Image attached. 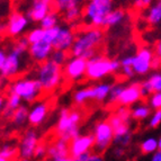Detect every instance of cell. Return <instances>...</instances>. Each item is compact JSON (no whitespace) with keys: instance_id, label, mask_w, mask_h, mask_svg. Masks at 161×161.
Listing matches in <instances>:
<instances>
[{"instance_id":"6da1fadb","label":"cell","mask_w":161,"mask_h":161,"mask_svg":"<svg viewBox=\"0 0 161 161\" xmlns=\"http://www.w3.org/2000/svg\"><path fill=\"white\" fill-rule=\"evenodd\" d=\"M105 33L99 27H86L80 32H75V40L70 50L71 57H79L89 60L98 54V47L104 42Z\"/></svg>"},{"instance_id":"7a4b0ae2","label":"cell","mask_w":161,"mask_h":161,"mask_svg":"<svg viewBox=\"0 0 161 161\" xmlns=\"http://www.w3.org/2000/svg\"><path fill=\"white\" fill-rule=\"evenodd\" d=\"M82 118L83 114L79 108H61L54 129L55 137L71 142L75 137L80 135V124Z\"/></svg>"},{"instance_id":"3957f363","label":"cell","mask_w":161,"mask_h":161,"mask_svg":"<svg viewBox=\"0 0 161 161\" xmlns=\"http://www.w3.org/2000/svg\"><path fill=\"white\" fill-rule=\"evenodd\" d=\"M121 70V61L117 59H109V58L96 54L92 59L87 60L86 77L87 80L99 81L105 79L110 73L117 72Z\"/></svg>"},{"instance_id":"277c9868","label":"cell","mask_w":161,"mask_h":161,"mask_svg":"<svg viewBox=\"0 0 161 161\" xmlns=\"http://www.w3.org/2000/svg\"><path fill=\"white\" fill-rule=\"evenodd\" d=\"M35 75L40 81L44 94H52L54 90H57L64 78L62 67L54 63L52 60L37 64Z\"/></svg>"},{"instance_id":"5b68a950","label":"cell","mask_w":161,"mask_h":161,"mask_svg":"<svg viewBox=\"0 0 161 161\" xmlns=\"http://www.w3.org/2000/svg\"><path fill=\"white\" fill-rule=\"evenodd\" d=\"M114 0H88L83 7V18L89 27L104 30V23L109 11L113 10Z\"/></svg>"},{"instance_id":"8992f818","label":"cell","mask_w":161,"mask_h":161,"mask_svg":"<svg viewBox=\"0 0 161 161\" xmlns=\"http://www.w3.org/2000/svg\"><path fill=\"white\" fill-rule=\"evenodd\" d=\"M9 92L18 95L26 104H34L44 94L40 81L36 78H20L9 87Z\"/></svg>"},{"instance_id":"52a82bcc","label":"cell","mask_w":161,"mask_h":161,"mask_svg":"<svg viewBox=\"0 0 161 161\" xmlns=\"http://www.w3.org/2000/svg\"><path fill=\"white\" fill-rule=\"evenodd\" d=\"M92 135L95 137L94 152L96 153L103 154L114 143V130L107 119L99 121L95 125Z\"/></svg>"},{"instance_id":"ba28073f","label":"cell","mask_w":161,"mask_h":161,"mask_svg":"<svg viewBox=\"0 0 161 161\" xmlns=\"http://www.w3.org/2000/svg\"><path fill=\"white\" fill-rule=\"evenodd\" d=\"M38 142H40V136H38V133L35 130V127H30V129L25 130L22 137L19 140V158H34L35 149L37 147Z\"/></svg>"},{"instance_id":"9c48e42d","label":"cell","mask_w":161,"mask_h":161,"mask_svg":"<svg viewBox=\"0 0 161 161\" xmlns=\"http://www.w3.org/2000/svg\"><path fill=\"white\" fill-rule=\"evenodd\" d=\"M63 77L68 81H79L86 77L87 60L79 57H71L63 67Z\"/></svg>"},{"instance_id":"30bf717a","label":"cell","mask_w":161,"mask_h":161,"mask_svg":"<svg viewBox=\"0 0 161 161\" xmlns=\"http://www.w3.org/2000/svg\"><path fill=\"white\" fill-rule=\"evenodd\" d=\"M30 19L20 11H13L6 23V34L11 37H18L28 26Z\"/></svg>"},{"instance_id":"8fae6325","label":"cell","mask_w":161,"mask_h":161,"mask_svg":"<svg viewBox=\"0 0 161 161\" xmlns=\"http://www.w3.org/2000/svg\"><path fill=\"white\" fill-rule=\"evenodd\" d=\"M154 57L152 50L149 47H141L136 52L135 55H133V70L135 75H144L151 70V63Z\"/></svg>"},{"instance_id":"7c38bea8","label":"cell","mask_w":161,"mask_h":161,"mask_svg":"<svg viewBox=\"0 0 161 161\" xmlns=\"http://www.w3.org/2000/svg\"><path fill=\"white\" fill-rule=\"evenodd\" d=\"M95 137L92 134H82L78 135L77 137L69 142V152L71 158L80 156L85 152H90L94 150Z\"/></svg>"},{"instance_id":"4fadbf2b","label":"cell","mask_w":161,"mask_h":161,"mask_svg":"<svg viewBox=\"0 0 161 161\" xmlns=\"http://www.w3.org/2000/svg\"><path fill=\"white\" fill-rule=\"evenodd\" d=\"M53 50V45L51 43H48L45 40H42L34 44H30L28 54L35 63L40 64V63H43V62L50 60Z\"/></svg>"},{"instance_id":"5bb4252c","label":"cell","mask_w":161,"mask_h":161,"mask_svg":"<svg viewBox=\"0 0 161 161\" xmlns=\"http://www.w3.org/2000/svg\"><path fill=\"white\" fill-rule=\"evenodd\" d=\"M51 109L50 102H35L30 107V113H28V124L33 127L40 126L43 124L44 121L47 117L48 113Z\"/></svg>"},{"instance_id":"9a60e30c","label":"cell","mask_w":161,"mask_h":161,"mask_svg":"<svg viewBox=\"0 0 161 161\" xmlns=\"http://www.w3.org/2000/svg\"><path fill=\"white\" fill-rule=\"evenodd\" d=\"M141 99H142V95H141L140 82H133L124 87L123 92L118 97L116 105L129 107V106H133L136 103H139Z\"/></svg>"},{"instance_id":"2e32d148","label":"cell","mask_w":161,"mask_h":161,"mask_svg":"<svg viewBox=\"0 0 161 161\" xmlns=\"http://www.w3.org/2000/svg\"><path fill=\"white\" fill-rule=\"evenodd\" d=\"M75 40V32L70 28L69 26H61L60 27L59 34L57 38L52 43L54 50H62V51L69 52L72 47Z\"/></svg>"},{"instance_id":"e0dca14e","label":"cell","mask_w":161,"mask_h":161,"mask_svg":"<svg viewBox=\"0 0 161 161\" xmlns=\"http://www.w3.org/2000/svg\"><path fill=\"white\" fill-rule=\"evenodd\" d=\"M20 62H22V57H18L17 54L9 51L3 68L0 69V77L3 79H10L16 77L20 69V64H22Z\"/></svg>"},{"instance_id":"ac0fdd59","label":"cell","mask_w":161,"mask_h":161,"mask_svg":"<svg viewBox=\"0 0 161 161\" xmlns=\"http://www.w3.org/2000/svg\"><path fill=\"white\" fill-rule=\"evenodd\" d=\"M70 157L69 142L64 140L55 137L53 141L47 143V158L48 160H58V159Z\"/></svg>"},{"instance_id":"d6986e66","label":"cell","mask_w":161,"mask_h":161,"mask_svg":"<svg viewBox=\"0 0 161 161\" xmlns=\"http://www.w3.org/2000/svg\"><path fill=\"white\" fill-rule=\"evenodd\" d=\"M52 3H45V1H34L32 6L27 10L26 16L31 22L40 23L44 17L52 10Z\"/></svg>"},{"instance_id":"ffe728a7","label":"cell","mask_w":161,"mask_h":161,"mask_svg":"<svg viewBox=\"0 0 161 161\" xmlns=\"http://www.w3.org/2000/svg\"><path fill=\"white\" fill-rule=\"evenodd\" d=\"M140 88L142 98L147 99L153 92H161V73H152L147 80L140 82Z\"/></svg>"},{"instance_id":"44dd1931","label":"cell","mask_w":161,"mask_h":161,"mask_svg":"<svg viewBox=\"0 0 161 161\" xmlns=\"http://www.w3.org/2000/svg\"><path fill=\"white\" fill-rule=\"evenodd\" d=\"M132 124H122L121 126L114 130V144L126 148L131 144L133 140V132H132Z\"/></svg>"},{"instance_id":"7402d4cb","label":"cell","mask_w":161,"mask_h":161,"mask_svg":"<svg viewBox=\"0 0 161 161\" xmlns=\"http://www.w3.org/2000/svg\"><path fill=\"white\" fill-rule=\"evenodd\" d=\"M22 102H23V99L18 95L14 94V92H8V97H7V99H6L5 107H3V113H1V116H3V119L10 121L14 112L22 105Z\"/></svg>"},{"instance_id":"603a6c76","label":"cell","mask_w":161,"mask_h":161,"mask_svg":"<svg viewBox=\"0 0 161 161\" xmlns=\"http://www.w3.org/2000/svg\"><path fill=\"white\" fill-rule=\"evenodd\" d=\"M28 113L30 107L25 104H22L14 112L13 116L10 118V122L15 127H23L26 123H28Z\"/></svg>"},{"instance_id":"cb8c5ba5","label":"cell","mask_w":161,"mask_h":161,"mask_svg":"<svg viewBox=\"0 0 161 161\" xmlns=\"http://www.w3.org/2000/svg\"><path fill=\"white\" fill-rule=\"evenodd\" d=\"M112 85L107 82H100L92 86V100L97 103H103L108 99Z\"/></svg>"},{"instance_id":"d4e9b609","label":"cell","mask_w":161,"mask_h":161,"mask_svg":"<svg viewBox=\"0 0 161 161\" xmlns=\"http://www.w3.org/2000/svg\"><path fill=\"white\" fill-rule=\"evenodd\" d=\"M131 115L133 121H144L151 116V107L148 103H140L131 107Z\"/></svg>"},{"instance_id":"484cf974","label":"cell","mask_w":161,"mask_h":161,"mask_svg":"<svg viewBox=\"0 0 161 161\" xmlns=\"http://www.w3.org/2000/svg\"><path fill=\"white\" fill-rule=\"evenodd\" d=\"M125 16H126V14H125V11L123 9L121 8L113 9L106 16V19H105V23H104V30L105 28H109V27H114L122 24L124 22V19H125Z\"/></svg>"},{"instance_id":"4316f807","label":"cell","mask_w":161,"mask_h":161,"mask_svg":"<svg viewBox=\"0 0 161 161\" xmlns=\"http://www.w3.org/2000/svg\"><path fill=\"white\" fill-rule=\"evenodd\" d=\"M73 103L75 104V106H83V105L88 103L89 100H92V86L83 87L78 90H75V94L72 96Z\"/></svg>"},{"instance_id":"83f0119b","label":"cell","mask_w":161,"mask_h":161,"mask_svg":"<svg viewBox=\"0 0 161 161\" xmlns=\"http://www.w3.org/2000/svg\"><path fill=\"white\" fill-rule=\"evenodd\" d=\"M145 20L149 25L154 26L161 23V0H158L154 5L150 6L145 14Z\"/></svg>"},{"instance_id":"f1b7e54d","label":"cell","mask_w":161,"mask_h":161,"mask_svg":"<svg viewBox=\"0 0 161 161\" xmlns=\"http://www.w3.org/2000/svg\"><path fill=\"white\" fill-rule=\"evenodd\" d=\"M78 6H80V0H53L52 8L59 14H63Z\"/></svg>"},{"instance_id":"f546056e","label":"cell","mask_w":161,"mask_h":161,"mask_svg":"<svg viewBox=\"0 0 161 161\" xmlns=\"http://www.w3.org/2000/svg\"><path fill=\"white\" fill-rule=\"evenodd\" d=\"M83 16V9L80 6L75 7L72 9H69L65 13H63V20L69 25H75L80 22V19Z\"/></svg>"},{"instance_id":"4dcf8cb0","label":"cell","mask_w":161,"mask_h":161,"mask_svg":"<svg viewBox=\"0 0 161 161\" xmlns=\"http://www.w3.org/2000/svg\"><path fill=\"white\" fill-rule=\"evenodd\" d=\"M0 156L7 159L8 161H13L19 157L18 152V145L14 144V143H5L0 147Z\"/></svg>"},{"instance_id":"1f68e13d","label":"cell","mask_w":161,"mask_h":161,"mask_svg":"<svg viewBox=\"0 0 161 161\" xmlns=\"http://www.w3.org/2000/svg\"><path fill=\"white\" fill-rule=\"evenodd\" d=\"M28 47H30V42L27 41L26 36H19L16 42L13 44L10 51L17 54L18 57H23L26 52H28Z\"/></svg>"},{"instance_id":"d6a6232c","label":"cell","mask_w":161,"mask_h":161,"mask_svg":"<svg viewBox=\"0 0 161 161\" xmlns=\"http://www.w3.org/2000/svg\"><path fill=\"white\" fill-rule=\"evenodd\" d=\"M59 20H60L59 13L55 10H51L40 22V27H42L44 30H48V28L58 26V25H59Z\"/></svg>"},{"instance_id":"836d02e7","label":"cell","mask_w":161,"mask_h":161,"mask_svg":"<svg viewBox=\"0 0 161 161\" xmlns=\"http://www.w3.org/2000/svg\"><path fill=\"white\" fill-rule=\"evenodd\" d=\"M140 151L142 154H150L158 151V140L156 137H147L140 143Z\"/></svg>"},{"instance_id":"e575fe53","label":"cell","mask_w":161,"mask_h":161,"mask_svg":"<svg viewBox=\"0 0 161 161\" xmlns=\"http://www.w3.org/2000/svg\"><path fill=\"white\" fill-rule=\"evenodd\" d=\"M70 59V52L68 51H62V50H53L51 54L50 60L57 63L60 67H63L68 62V60Z\"/></svg>"},{"instance_id":"d590c367","label":"cell","mask_w":161,"mask_h":161,"mask_svg":"<svg viewBox=\"0 0 161 161\" xmlns=\"http://www.w3.org/2000/svg\"><path fill=\"white\" fill-rule=\"evenodd\" d=\"M124 87H125V85L122 82H116V83H114V85H112L109 96H108V104L116 105L118 97H119V95H121L122 92H123Z\"/></svg>"},{"instance_id":"8d00e7d4","label":"cell","mask_w":161,"mask_h":161,"mask_svg":"<svg viewBox=\"0 0 161 161\" xmlns=\"http://www.w3.org/2000/svg\"><path fill=\"white\" fill-rule=\"evenodd\" d=\"M44 34H45V30L42 27H37V28H33L32 31H30L25 36H26L27 41L30 42V44H34L36 42L44 40Z\"/></svg>"},{"instance_id":"74e56055","label":"cell","mask_w":161,"mask_h":161,"mask_svg":"<svg viewBox=\"0 0 161 161\" xmlns=\"http://www.w3.org/2000/svg\"><path fill=\"white\" fill-rule=\"evenodd\" d=\"M47 157V143L45 141H40L35 149L34 158L38 160H44Z\"/></svg>"},{"instance_id":"f35d334b","label":"cell","mask_w":161,"mask_h":161,"mask_svg":"<svg viewBox=\"0 0 161 161\" xmlns=\"http://www.w3.org/2000/svg\"><path fill=\"white\" fill-rule=\"evenodd\" d=\"M148 104L152 109H161V92H153L148 98Z\"/></svg>"},{"instance_id":"ab89813d","label":"cell","mask_w":161,"mask_h":161,"mask_svg":"<svg viewBox=\"0 0 161 161\" xmlns=\"http://www.w3.org/2000/svg\"><path fill=\"white\" fill-rule=\"evenodd\" d=\"M60 25L55 27H52V28H48V30H45V34H44V40L47 41L48 43H53L54 40L57 38L58 34H59V31H60Z\"/></svg>"},{"instance_id":"60d3db41","label":"cell","mask_w":161,"mask_h":161,"mask_svg":"<svg viewBox=\"0 0 161 161\" xmlns=\"http://www.w3.org/2000/svg\"><path fill=\"white\" fill-rule=\"evenodd\" d=\"M161 124V109L154 110V113L150 116L149 119V127L150 129H157Z\"/></svg>"},{"instance_id":"b9f144b4","label":"cell","mask_w":161,"mask_h":161,"mask_svg":"<svg viewBox=\"0 0 161 161\" xmlns=\"http://www.w3.org/2000/svg\"><path fill=\"white\" fill-rule=\"evenodd\" d=\"M153 1L154 0H134L133 5L136 9H147L150 7Z\"/></svg>"},{"instance_id":"7bdbcfd3","label":"cell","mask_w":161,"mask_h":161,"mask_svg":"<svg viewBox=\"0 0 161 161\" xmlns=\"http://www.w3.org/2000/svg\"><path fill=\"white\" fill-rule=\"evenodd\" d=\"M121 71H122V75L127 79L133 78V77L135 75L133 67H121Z\"/></svg>"},{"instance_id":"ee69618b","label":"cell","mask_w":161,"mask_h":161,"mask_svg":"<svg viewBox=\"0 0 161 161\" xmlns=\"http://www.w3.org/2000/svg\"><path fill=\"white\" fill-rule=\"evenodd\" d=\"M112 153H113V157H115V158L119 159V158H122V157L125 156V153H126V150H125V148H123V147H119V145H115V148L113 149Z\"/></svg>"},{"instance_id":"f6af8a7d","label":"cell","mask_w":161,"mask_h":161,"mask_svg":"<svg viewBox=\"0 0 161 161\" xmlns=\"http://www.w3.org/2000/svg\"><path fill=\"white\" fill-rule=\"evenodd\" d=\"M153 53H154V57H157L161 61V40L156 42L154 47H153Z\"/></svg>"},{"instance_id":"bcb514c9","label":"cell","mask_w":161,"mask_h":161,"mask_svg":"<svg viewBox=\"0 0 161 161\" xmlns=\"http://www.w3.org/2000/svg\"><path fill=\"white\" fill-rule=\"evenodd\" d=\"M87 161H105V160L102 154L96 153V152H92V154H90V157H89Z\"/></svg>"},{"instance_id":"7dc6e473","label":"cell","mask_w":161,"mask_h":161,"mask_svg":"<svg viewBox=\"0 0 161 161\" xmlns=\"http://www.w3.org/2000/svg\"><path fill=\"white\" fill-rule=\"evenodd\" d=\"M92 151H90V152H85V153H82V154H80V156L73 158V160H75V161H87V160H88L89 157H90V154H92Z\"/></svg>"},{"instance_id":"c3c4849f","label":"cell","mask_w":161,"mask_h":161,"mask_svg":"<svg viewBox=\"0 0 161 161\" xmlns=\"http://www.w3.org/2000/svg\"><path fill=\"white\" fill-rule=\"evenodd\" d=\"M7 52L3 50V48H0V69L3 68V63H5L6 59H7Z\"/></svg>"},{"instance_id":"681fc988","label":"cell","mask_w":161,"mask_h":161,"mask_svg":"<svg viewBox=\"0 0 161 161\" xmlns=\"http://www.w3.org/2000/svg\"><path fill=\"white\" fill-rule=\"evenodd\" d=\"M151 161H161V151H157V152L153 153Z\"/></svg>"},{"instance_id":"f907efd6","label":"cell","mask_w":161,"mask_h":161,"mask_svg":"<svg viewBox=\"0 0 161 161\" xmlns=\"http://www.w3.org/2000/svg\"><path fill=\"white\" fill-rule=\"evenodd\" d=\"M5 104H6V99L3 96H0V114L3 113V107H5Z\"/></svg>"},{"instance_id":"816d5d0a","label":"cell","mask_w":161,"mask_h":161,"mask_svg":"<svg viewBox=\"0 0 161 161\" xmlns=\"http://www.w3.org/2000/svg\"><path fill=\"white\" fill-rule=\"evenodd\" d=\"M55 161H75V160H73V158H71V157H65V158L58 159V160H55Z\"/></svg>"},{"instance_id":"f5cc1de1","label":"cell","mask_w":161,"mask_h":161,"mask_svg":"<svg viewBox=\"0 0 161 161\" xmlns=\"http://www.w3.org/2000/svg\"><path fill=\"white\" fill-rule=\"evenodd\" d=\"M34 1H45V3H52V5H53V0H32V3H34Z\"/></svg>"},{"instance_id":"db71d44e","label":"cell","mask_w":161,"mask_h":161,"mask_svg":"<svg viewBox=\"0 0 161 161\" xmlns=\"http://www.w3.org/2000/svg\"><path fill=\"white\" fill-rule=\"evenodd\" d=\"M158 151H161V136L158 140Z\"/></svg>"},{"instance_id":"11a10c76","label":"cell","mask_w":161,"mask_h":161,"mask_svg":"<svg viewBox=\"0 0 161 161\" xmlns=\"http://www.w3.org/2000/svg\"><path fill=\"white\" fill-rule=\"evenodd\" d=\"M18 161H31V159H26V158H19Z\"/></svg>"},{"instance_id":"9f6ffc18","label":"cell","mask_w":161,"mask_h":161,"mask_svg":"<svg viewBox=\"0 0 161 161\" xmlns=\"http://www.w3.org/2000/svg\"><path fill=\"white\" fill-rule=\"evenodd\" d=\"M0 161H8V160H7V159H5V158H3V157L0 156Z\"/></svg>"},{"instance_id":"6f0895ef","label":"cell","mask_w":161,"mask_h":161,"mask_svg":"<svg viewBox=\"0 0 161 161\" xmlns=\"http://www.w3.org/2000/svg\"><path fill=\"white\" fill-rule=\"evenodd\" d=\"M41 161H50V160H47V159H44V160H41Z\"/></svg>"}]
</instances>
